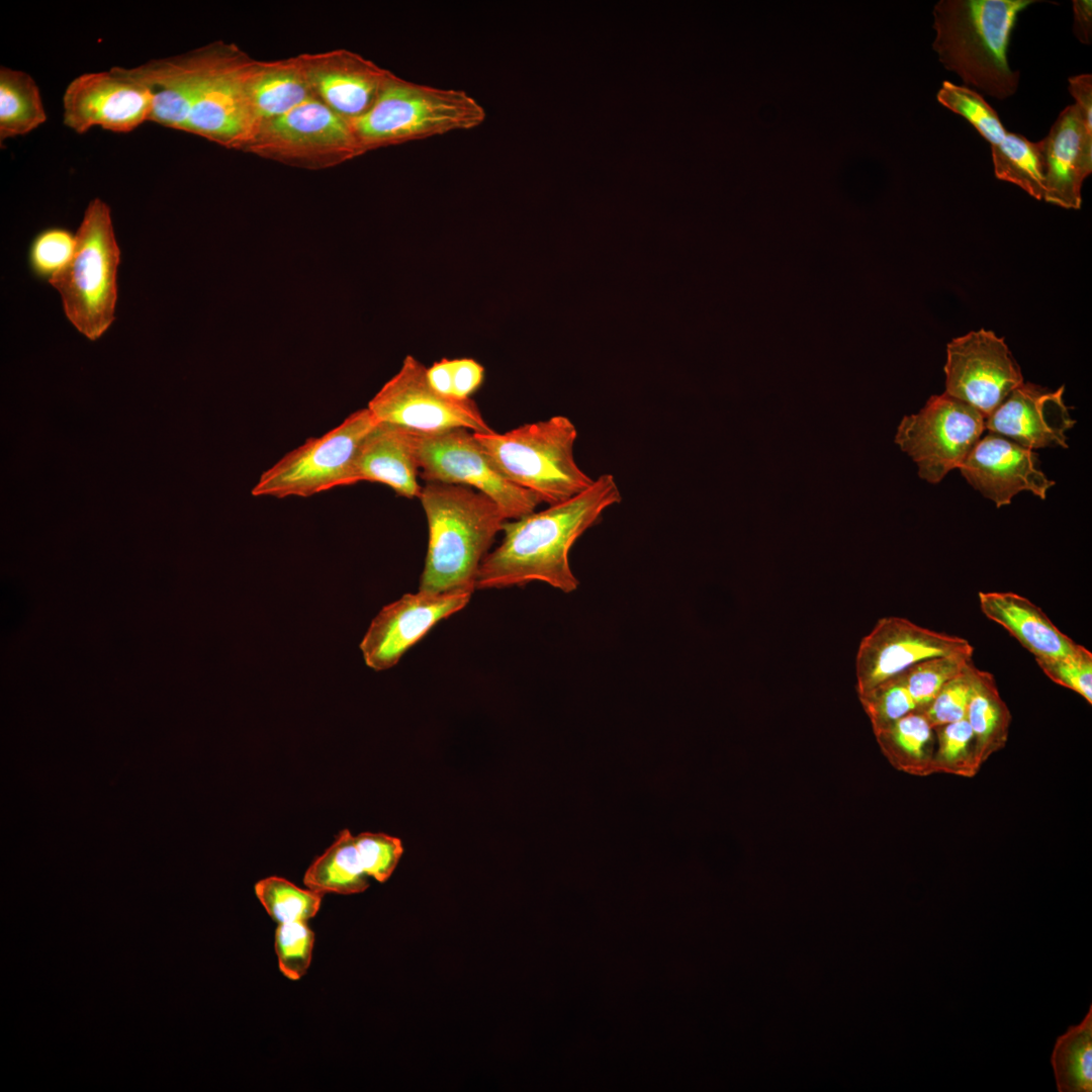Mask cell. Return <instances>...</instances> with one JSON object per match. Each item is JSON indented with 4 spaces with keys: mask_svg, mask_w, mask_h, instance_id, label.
I'll use <instances>...</instances> for the list:
<instances>
[{
    "mask_svg": "<svg viewBox=\"0 0 1092 1092\" xmlns=\"http://www.w3.org/2000/svg\"><path fill=\"white\" fill-rule=\"evenodd\" d=\"M201 67L200 49L179 56L149 60L125 68L148 88L152 97L150 121L186 130Z\"/></svg>",
    "mask_w": 1092,
    "mask_h": 1092,
    "instance_id": "603a6c76",
    "label": "cell"
},
{
    "mask_svg": "<svg viewBox=\"0 0 1092 1092\" xmlns=\"http://www.w3.org/2000/svg\"><path fill=\"white\" fill-rule=\"evenodd\" d=\"M119 263L110 207L94 198L76 233L72 259L49 281L61 296L68 321L90 341L102 337L115 320Z\"/></svg>",
    "mask_w": 1092,
    "mask_h": 1092,
    "instance_id": "8992f818",
    "label": "cell"
},
{
    "mask_svg": "<svg viewBox=\"0 0 1092 1092\" xmlns=\"http://www.w3.org/2000/svg\"><path fill=\"white\" fill-rule=\"evenodd\" d=\"M973 662V654L954 653L922 660L904 671L907 689L923 711L941 688Z\"/></svg>",
    "mask_w": 1092,
    "mask_h": 1092,
    "instance_id": "d6a6232c",
    "label": "cell"
},
{
    "mask_svg": "<svg viewBox=\"0 0 1092 1092\" xmlns=\"http://www.w3.org/2000/svg\"><path fill=\"white\" fill-rule=\"evenodd\" d=\"M1069 91L1081 112L1087 127L1092 130V75L1081 74L1069 78Z\"/></svg>",
    "mask_w": 1092,
    "mask_h": 1092,
    "instance_id": "60d3db41",
    "label": "cell"
},
{
    "mask_svg": "<svg viewBox=\"0 0 1092 1092\" xmlns=\"http://www.w3.org/2000/svg\"><path fill=\"white\" fill-rule=\"evenodd\" d=\"M200 54V74L185 131L243 150L255 127L246 87L251 60L223 42L202 47Z\"/></svg>",
    "mask_w": 1092,
    "mask_h": 1092,
    "instance_id": "9c48e42d",
    "label": "cell"
},
{
    "mask_svg": "<svg viewBox=\"0 0 1092 1092\" xmlns=\"http://www.w3.org/2000/svg\"><path fill=\"white\" fill-rule=\"evenodd\" d=\"M420 500L429 541L419 590H475L479 566L506 518L484 493L465 485L426 482Z\"/></svg>",
    "mask_w": 1092,
    "mask_h": 1092,
    "instance_id": "7a4b0ae2",
    "label": "cell"
},
{
    "mask_svg": "<svg viewBox=\"0 0 1092 1092\" xmlns=\"http://www.w3.org/2000/svg\"><path fill=\"white\" fill-rule=\"evenodd\" d=\"M417 433L420 476L426 482L472 487L490 497L506 520L531 514L542 503L499 472L470 430Z\"/></svg>",
    "mask_w": 1092,
    "mask_h": 1092,
    "instance_id": "30bf717a",
    "label": "cell"
},
{
    "mask_svg": "<svg viewBox=\"0 0 1092 1092\" xmlns=\"http://www.w3.org/2000/svg\"><path fill=\"white\" fill-rule=\"evenodd\" d=\"M936 99L969 121L990 144L996 178L1019 186L1037 200L1043 199L1039 142L1008 131L993 107L969 87L944 81Z\"/></svg>",
    "mask_w": 1092,
    "mask_h": 1092,
    "instance_id": "e0dca14e",
    "label": "cell"
},
{
    "mask_svg": "<svg viewBox=\"0 0 1092 1092\" xmlns=\"http://www.w3.org/2000/svg\"><path fill=\"white\" fill-rule=\"evenodd\" d=\"M378 423L366 407L352 413L321 437L308 438L259 477L253 496L308 497L350 484L353 462L365 436Z\"/></svg>",
    "mask_w": 1092,
    "mask_h": 1092,
    "instance_id": "52a82bcc",
    "label": "cell"
},
{
    "mask_svg": "<svg viewBox=\"0 0 1092 1092\" xmlns=\"http://www.w3.org/2000/svg\"><path fill=\"white\" fill-rule=\"evenodd\" d=\"M485 118L484 107L463 90L417 84L390 72L370 110L350 123L365 153L470 130Z\"/></svg>",
    "mask_w": 1092,
    "mask_h": 1092,
    "instance_id": "5b68a950",
    "label": "cell"
},
{
    "mask_svg": "<svg viewBox=\"0 0 1092 1092\" xmlns=\"http://www.w3.org/2000/svg\"><path fill=\"white\" fill-rule=\"evenodd\" d=\"M451 396L469 398L484 379V368L471 358L449 360Z\"/></svg>",
    "mask_w": 1092,
    "mask_h": 1092,
    "instance_id": "ab89813d",
    "label": "cell"
},
{
    "mask_svg": "<svg viewBox=\"0 0 1092 1092\" xmlns=\"http://www.w3.org/2000/svg\"><path fill=\"white\" fill-rule=\"evenodd\" d=\"M417 434L401 426L378 422L358 448L350 484L379 482L400 496L420 497Z\"/></svg>",
    "mask_w": 1092,
    "mask_h": 1092,
    "instance_id": "7402d4cb",
    "label": "cell"
},
{
    "mask_svg": "<svg viewBox=\"0 0 1092 1092\" xmlns=\"http://www.w3.org/2000/svg\"><path fill=\"white\" fill-rule=\"evenodd\" d=\"M859 697L872 720L875 732L892 725L914 711H918L907 689L904 672L882 682Z\"/></svg>",
    "mask_w": 1092,
    "mask_h": 1092,
    "instance_id": "d590c367",
    "label": "cell"
},
{
    "mask_svg": "<svg viewBox=\"0 0 1092 1092\" xmlns=\"http://www.w3.org/2000/svg\"><path fill=\"white\" fill-rule=\"evenodd\" d=\"M964 478L997 508L1029 491L1044 499L1055 481L1040 469L1037 454L1001 435L991 433L977 442L959 467Z\"/></svg>",
    "mask_w": 1092,
    "mask_h": 1092,
    "instance_id": "ac0fdd59",
    "label": "cell"
},
{
    "mask_svg": "<svg viewBox=\"0 0 1092 1092\" xmlns=\"http://www.w3.org/2000/svg\"><path fill=\"white\" fill-rule=\"evenodd\" d=\"M274 946L279 971L289 980L296 981L310 966L314 933L303 921L280 923L275 930Z\"/></svg>",
    "mask_w": 1092,
    "mask_h": 1092,
    "instance_id": "e575fe53",
    "label": "cell"
},
{
    "mask_svg": "<svg viewBox=\"0 0 1092 1092\" xmlns=\"http://www.w3.org/2000/svg\"><path fill=\"white\" fill-rule=\"evenodd\" d=\"M368 878L356 846L355 835L348 829H343L325 852L307 868L303 884L323 895H351L364 892L369 887Z\"/></svg>",
    "mask_w": 1092,
    "mask_h": 1092,
    "instance_id": "4316f807",
    "label": "cell"
},
{
    "mask_svg": "<svg viewBox=\"0 0 1092 1092\" xmlns=\"http://www.w3.org/2000/svg\"><path fill=\"white\" fill-rule=\"evenodd\" d=\"M972 662L947 681L922 711L933 728L966 718L972 688Z\"/></svg>",
    "mask_w": 1092,
    "mask_h": 1092,
    "instance_id": "f35d334b",
    "label": "cell"
},
{
    "mask_svg": "<svg viewBox=\"0 0 1092 1092\" xmlns=\"http://www.w3.org/2000/svg\"><path fill=\"white\" fill-rule=\"evenodd\" d=\"M367 408L378 422L420 433L464 428L491 433L476 402L437 392L429 384L427 368L407 355L399 371L370 399Z\"/></svg>",
    "mask_w": 1092,
    "mask_h": 1092,
    "instance_id": "7c38bea8",
    "label": "cell"
},
{
    "mask_svg": "<svg viewBox=\"0 0 1092 1092\" xmlns=\"http://www.w3.org/2000/svg\"><path fill=\"white\" fill-rule=\"evenodd\" d=\"M978 597L982 613L1007 630L1034 658L1071 655L1082 646L1025 597L1013 592H980Z\"/></svg>",
    "mask_w": 1092,
    "mask_h": 1092,
    "instance_id": "cb8c5ba5",
    "label": "cell"
},
{
    "mask_svg": "<svg viewBox=\"0 0 1092 1092\" xmlns=\"http://www.w3.org/2000/svg\"><path fill=\"white\" fill-rule=\"evenodd\" d=\"M934 730L933 774L975 777L981 766L977 761L974 735L967 719L935 727Z\"/></svg>",
    "mask_w": 1092,
    "mask_h": 1092,
    "instance_id": "1f68e13d",
    "label": "cell"
},
{
    "mask_svg": "<svg viewBox=\"0 0 1092 1092\" xmlns=\"http://www.w3.org/2000/svg\"><path fill=\"white\" fill-rule=\"evenodd\" d=\"M243 150L308 169L333 167L364 154L351 123L316 98L261 123Z\"/></svg>",
    "mask_w": 1092,
    "mask_h": 1092,
    "instance_id": "ba28073f",
    "label": "cell"
},
{
    "mask_svg": "<svg viewBox=\"0 0 1092 1092\" xmlns=\"http://www.w3.org/2000/svg\"><path fill=\"white\" fill-rule=\"evenodd\" d=\"M621 500L615 476L605 473L565 502L505 522L504 539L483 558L475 589L542 581L563 593L575 590L579 581L569 565L570 548L607 509Z\"/></svg>",
    "mask_w": 1092,
    "mask_h": 1092,
    "instance_id": "6da1fadb",
    "label": "cell"
},
{
    "mask_svg": "<svg viewBox=\"0 0 1092 1092\" xmlns=\"http://www.w3.org/2000/svg\"><path fill=\"white\" fill-rule=\"evenodd\" d=\"M355 842L366 875L380 883L387 881L403 853L401 840L385 833L363 832L355 835Z\"/></svg>",
    "mask_w": 1092,
    "mask_h": 1092,
    "instance_id": "74e56055",
    "label": "cell"
},
{
    "mask_svg": "<svg viewBox=\"0 0 1092 1092\" xmlns=\"http://www.w3.org/2000/svg\"><path fill=\"white\" fill-rule=\"evenodd\" d=\"M1073 32L1083 44H1091L1092 41V2L1090 0H1073Z\"/></svg>",
    "mask_w": 1092,
    "mask_h": 1092,
    "instance_id": "b9f144b4",
    "label": "cell"
},
{
    "mask_svg": "<svg viewBox=\"0 0 1092 1092\" xmlns=\"http://www.w3.org/2000/svg\"><path fill=\"white\" fill-rule=\"evenodd\" d=\"M945 393L989 417L1020 384L1021 369L1003 338L981 329L946 347Z\"/></svg>",
    "mask_w": 1092,
    "mask_h": 1092,
    "instance_id": "4fadbf2b",
    "label": "cell"
},
{
    "mask_svg": "<svg viewBox=\"0 0 1092 1092\" xmlns=\"http://www.w3.org/2000/svg\"><path fill=\"white\" fill-rule=\"evenodd\" d=\"M887 754L902 768L918 775H933L935 730L921 711H914L876 732Z\"/></svg>",
    "mask_w": 1092,
    "mask_h": 1092,
    "instance_id": "f1b7e54d",
    "label": "cell"
},
{
    "mask_svg": "<svg viewBox=\"0 0 1092 1092\" xmlns=\"http://www.w3.org/2000/svg\"><path fill=\"white\" fill-rule=\"evenodd\" d=\"M1064 392V385L1052 390L1023 382L986 418L985 427L1030 450L1068 448L1067 432L1076 421L1065 404Z\"/></svg>",
    "mask_w": 1092,
    "mask_h": 1092,
    "instance_id": "ffe728a7",
    "label": "cell"
},
{
    "mask_svg": "<svg viewBox=\"0 0 1092 1092\" xmlns=\"http://www.w3.org/2000/svg\"><path fill=\"white\" fill-rule=\"evenodd\" d=\"M1043 673L1054 682L1080 695L1092 704V653L1083 645L1071 655L1035 658Z\"/></svg>",
    "mask_w": 1092,
    "mask_h": 1092,
    "instance_id": "8d00e7d4",
    "label": "cell"
},
{
    "mask_svg": "<svg viewBox=\"0 0 1092 1092\" xmlns=\"http://www.w3.org/2000/svg\"><path fill=\"white\" fill-rule=\"evenodd\" d=\"M62 100L63 122L79 134L95 126L129 132L150 121L152 112L146 85L119 66L75 77Z\"/></svg>",
    "mask_w": 1092,
    "mask_h": 1092,
    "instance_id": "5bb4252c",
    "label": "cell"
},
{
    "mask_svg": "<svg viewBox=\"0 0 1092 1092\" xmlns=\"http://www.w3.org/2000/svg\"><path fill=\"white\" fill-rule=\"evenodd\" d=\"M1051 1065L1059 1092L1092 1091V1005L1080 1023L1057 1037Z\"/></svg>",
    "mask_w": 1092,
    "mask_h": 1092,
    "instance_id": "f546056e",
    "label": "cell"
},
{
    "mask_svg": "<svg viewBox=\"0 0 1092 1092\" xmlns=\"http://www.w3.org/2000/svg\"><path fill=\"white\" fill-rule=\"evenodd\" d=\"M966 719L974 735L977 761L982 767L991 755L1005 747L1012 716L1000 696L994 675L976 665Z\"/></svg>",
    "mask_w": 1092,
    "mask_h": 1092,
    "instance_id": "484cf974",
    "label": "cell"
},
{
    "mask_svg": "<svg viewBox=\"0 0 1092 1092\" xmlns=\"http://www.w3.org/2000/svg\"><path fill=\"white\" fill-rule=\"evenodd\" d=\"M1039 144L1043 199L1064 208L1079 209L1083 182L1092 172V130L1075 104L1062 110Z\"/></svg>",
    "mask_w": 1092,
    "mask_h": 1092,
    "instance_id": "44dd1931",
    "label": "cell"
},
{
    "mask_svg": "<svg viewBox=\"0 0 1092 1092\" xmlns=\"http://www.w3.org/2000/svg\"><path fill=\"white\" fill-rule=\"evenodd\" d=\"M472 592L405 594L384 606L371 621L359 647L375 671L396 665L402 655L440 621L469 603Z\"/></svg>",
    "mask_w": 1092,
    "mask_h": 1092,
    "instance_id": "2e32d148",
    "label": "cell"
},
{
    "mask_svg": "<svg viewBox=\"0 0 1092 1092\" xmlns=\"http://www.w3.org/2000/svg\"><path fill=\"white\" fill-rule=\"evenodd\" d=\"M246 87L254 131L261 123L314 98L299 56L273 62L251 60Z\"/></svg>",
    "mask_w": 1092,
    "mask_h": 1092,
    "instance_id": "d4e9b609",
    "label": "cell"
},
{
    "mask_svg": "<svg viewBox=\"0 0 1092 1092\" xmlns=\"http://www.w3.org/2000/svg\"><path fill=\"white\" fill-rule=\"evenodd\" d=\"M954 653L973 654L974 647L963 637L919 626L906 618H881L857 649L858 694L864 695L922 660Z\"/></svg>",
    "mask_w": 1092,
    "mask_h": 1092,
    "instance_id": "9a60e30c",
    "label": "cell"
},
{
    "mask_svg": "<svg viewBox=\"0 0 1092 1092\" xmlns=\"http://www.w3.org/2000/svg\"><path fill=\"white\" fill-rule=\"evenodd\" d=\"M1035 0H940L933 7V50L964 86L1004 100L1015 94L1019 72L1008 65L1011 32Z\"/></svg>",
    "mask_w": 1092,
    "mask_h": 1092,
    "instance_id": "3957f363",
    "label": "cell"
},
{
    "mask_svg": "<svg viewBox=\"0 0 1092 1092\" xmlns=\"http://www.w3.org/2000/svg\"><path fill=\"white\" fill-rule=\"evenodd\" d=\"M34 79L26 72L0 68V141L24 135L47 120Z\"/></svg>",
    "mask_w": 1092,
    "mask_h": 1092,
    "instance_id": "83f0119b",
    "label": "cell"
},
{
    "mask_svg": "<svg viewBox=\"0 0 1092 1092\" xmlns=\"http://www.w3.org/2000/svg\"><path fill=\"white\" fill-rule=\"evenodd\" d=\"M76 247V234L64 228L40 231L28 249V266L34 277L48 282L70 262Z\"/></svg>",
    "mask_w": 1092,
    "mask_h": 1092,
    "instance_id": "836d02e7",
    "label": "cell"
},
{
    "mask_svg": "<svg viewBox=\"0 0 1092 1092\" xmlns=\"http://www.w3.org/2000/svg\"><path fill=\"white\" fill-rule=\"evenodd\" d=\"M474 436L506 478L549 506L577 495L595 480L575 461L578 433L567 417Z\"/></svg>",
    "mask_w": 1092,
    "mask_h": 1092,
    "instance_id": "277c9868",
    "label": "cell"
},
{
    "mask_svg": "<svg viewBox=\"0 0 1092 1092\" xmlns=\"http://www.w3.org/2000/svg\"><path fill=\"white\" fill-rule=\"evenodd\" d=\"M985 420L975 407L944 392L902 420L896 442L917 464L919 476L936 484L961 466L981 439Z\"/></svg>",
    "mask_w": 1092,
    "mask_h": 1092,
    "instance_id": "8fae6325",
    "label": "cell"
},
{
    "mask_svg": "<svg viewBox=\"0 0 1092 1092\" xmlns=\"http://www.w3.org/2000/svg\"><path fill=\"white\" fill-rule=\"evenodd\" d=\"M299 57L314 98L349 122L370 110L390 73L347 50Z\"/></svg>",
    "mask_w": 1092,
    "mask_h": 1092,
    "instance_id": "d6986e66",
    "label": "cell"
},
{
    "mask_svg": "<svg viewBox=\"0 0 1092 1092\" xmlns=\"http://www.w3.org/2000/svg\"><path fill=\"white\" fill-rule=\"evenodd\" d=\"M255 894L269 916L278 924L307 922L318 912L323 894L308 888L302 889L290 881L270 876L258 881Z\"/></svg>",
    "mask_w": 1092,
    "mask_h": 1092,
    "instance_id": "4dcf8cb0",
    "label": "cell"
}]
</instances>
